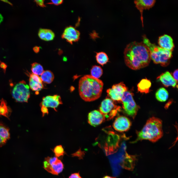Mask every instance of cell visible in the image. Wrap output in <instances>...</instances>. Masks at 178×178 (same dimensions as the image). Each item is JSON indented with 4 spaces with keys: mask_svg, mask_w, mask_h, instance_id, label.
<instances>
[{
    "mask_svg": "<svg viewBox=\"0 0 178 178\" xmlns=\"http://www.w3.org/2000/svg\"><path fill=\"white\" fill-rule=\"evenodd\" d=\"M90 73L92 76L99 79L102 75L103 70L100 66L95 65L93 66L91 69Z\"/></svg>",
    "mask_w": 178,
    "mask_h": 178,
    "instance_id": "cell-26",
    "label": "cell"
},
{
    "mask_svg": "<svg viewBox=\"0 0 178 178\" xmlns=\"http://www.w3.org/2000/svg\"><path fill=\"white\" fill-rule=\"evenodd\" d=\"M11 113V110L7 106L6 101L2 99L0 101V116L9 118Z\"/></svg>",
    "mask_w": 178,
    "mask_h": 178,
    "instance_id": "cell-21",
    "label": "cell"
},
{
    "mask_svg": "<svg viewBox=\"0 0 178 178\" xmlns=\"http://www.w3.org/2000/svg\"><path fill=\"white\" fill-rule=\"evenodd\" d=\"M156 99L158 101L163 102L168 99L169 94L167 90L163 88L159 89L157 91L155 94Z\"/></svg>",
    "mask_w": 178,
    "mask_h": 178,
    "instance_id": "cell-22",
    "label": "cell"
},
{
    "mask_svg": "<svg viewBox=\"0 0 178 178\" xmlns=\"http://www.w3.org/2000/svg\"><path fill=\"white\" fill-rule=\"evenodd\" d=\"M29 86L24 80L17 84L12 89L11 93L13 98L17 102H27L30 97Z\"/></svg>",
    "mask_w": 178,
    "mask_h": 178,
    "instance_id": "cell-5",
    "label": "cell"
},
{
    "mask_svg": "<svg viewBox=\"0 0 178 178\" xmlns=\"http://www.w3.org/2000/svg\"><path fill=\"white\" fill-rule=\"evenodd\" d=\"M127 88L122 82L113 85L107 90L108 95L113 101H121L124 93Z\"/></svg>",
    "mask_w": 178,
    "mask_h": 178,
    "instance_id": "cell-9",
    "label": "cell"
},
{
    "mask_svg": "<svg viewBox=\"0 0 178 178\" xmlns=\"http://www.w3.org/2000/svg\"><path fill=\"white\" fill-rule=\"evenodd\" d=\"M41 110L42 113V117H44L46 114H48V110L47 107L43 106H41Z\"/></svg>",
    "mask_w": 178,
    "mask_h": 178,
    "instance_id": "cell-30",
    "label": "cell"
},
{
    "mask_svg": "<svg viewBox=\"0 0 178 178\" xmlns=\"http://www.w3.org/2000/svg\"><path fill=\"white\" fill-rule=\"evenodd\" d=\"M104 116L97 110H94L90 112L88 116V123L91 125L95 127L101 124L105 120Z\"/></svg>",
    "mask_w": 178,
    "mask_h": 178,
    "instance_id": "cell-14",
    "label": "cell"
},
{
    "mask_svg": "<svg viewBox=\"0 0 178 178\" xmlns=\"http://www.w3.org/2000/svg\"><path fill=\"white\" fill-rule=\"evenodd\" d=\"M51 2L48 3L49 4H53L58 5L61 4L63 1V0H51Z\"/></svg>",
    "mask_w": 178,
    "mask_h": 178,
    "instance_id": "cell-31",
    "label": "cell"
},
{
    "mask_svg": "<svg viewBox=\"0 0 178 178\" xmlns=\"http://www.w3.org/2000/svg\"><path fill=\"white\" fill-rule=\"evenodd\" d=\"M10 136L9 129L0 123V146L5 144L10 138Z\"/></svg>",
    "mask_w": 178,
    "mask_h": 178,
    "instance_id": "cell-19",
    "label": "cell"
},
{
    "mask_svg": "<svg viewBox=\"0 0 178 178\" xmlns=\"http://www.w3.org/2000/svg\"><path fill=\"white\" fill-rule=\"evenodd\" d=\"M103 178H116L115 177H113L109 176H106L103 177Z\"/></svg>",
    "mask_w": 178,
    "mask_h": 178,
    "instance_id": "cell-38",
    "label": "cell"
},
{
    "mask_svg": "<svg viewBox=\"0 0 178 178\" xmlns=\"http://www.w3.org/2000/svg\"><path fill=\"white\" fill-rule=\"evenodd\" d=\"M29 86L31 89L35 91L37 94L44 87L43 82L40 77L33 73L30 75Z\"/></svg>",
    "mask_w": 178,
    "mask_h": 178,
    "instance_id": "cell-15",
    "label": "cell"
},
{
    "mask_svg": "<svg viewBox=\"0 0 178 178\" xmlns=\"http://www.w3.org/2000/svg\"><path fill=\"white\" fill-rule=\"evenodd\" d=\"M33 50L34 52L35 53H37L39 52L40 51V47L37 46H35L34 47Z\"/></svg>",
    "mask_w": 178,
    "mask_h": 178,
    "instance_id": "cell-36",
    "label": "cell"
},
{
    "mask_svg": "<svg viewBox=\"0 0 178 178\" xmlns=\"http://www.w3.org/2000/svg\"><path fill=\"white\" fill-rule=\"evenodd\" d=\"M44 168L48 172L58 175L62 172L64 168L63 163L57 157L47 156L43 162Z\"/></svg>",
    "mask_w": 178,
    "mask_h": 178,
    "instance_id": "cell-8",
    "label": "cell"
},
{
    "mask_svg": "<svg viewBox=\"0 0 178 178\" xmlns=\"http://www.w3.org/2000/svg\"><path fill=\"white\" fill-rule=\"evenodd\" d=\"M133 95L132 92L127 90L124 93L121 102L125 112L134 118L136 114L139 107L134 99Z\"/></svg>",
    "mask_w": 178,
    "mask_h": 178,
    "instance_id": "cell-7",
    "label": "cell"
},
{
    "mask_svg": "<svg viewBox=\"0 0 178 178\" xmlns=\"http://www.w3.org/2000/svg\"><path fill=\"white\" fill-rule=\"evenodd\" d=\"M121 107L114 103L110 98H107L101 102L99 111L107 120L113 118L121 110Z\"/></svg>",
    "mask_w": 178,
    "mask_h": 178,
    "instance_id": "cell-6",
    "label": "cell"
},
{
    "mask_svg": "<svg viewBox=\"0 0 178 178\" xmlns=\"http://www.w3.org/2000/svg\"><path fill=\"white\" fill-rule=\"evenodd\" d=\"M2 1H3V2H6V3H8V4H10V5H11V4H12L10 2H9V1H8V0H2Z\"/></svg>",
    "mask_w": 178,
    "mask_h": 178,
    "instance_id": "cell-39",
    "label": "cell"
},
{
    "mask_svg": "<svg viewBox=\"0 0 178 178\" xmlns=\"http://www.w3.org/2000/svg\"><path fill=\"white\" fill-rule=\"evenodd\" d=\"M3 17L2 15L0 14V23L3 21Z\"/></svg>",
    "mask_w": 178,
    "mask_h": 178,
    "instance_id": "cell-37",
    "label": "cell"
},
{
    "mask_svg": "<svg viewBox=\"0 0 178 178\" xmlns=\"http://www.w3.org/2000/svg\"><path fill=\"white\" fill-rule=\"evenodd\" d=\"M158 43L160 47L172 51L175 46L172 38L167 34H164L159 37Z\"/></svg>",
    "mask_w": 178,
    "mask_h": 178,
    "instance_id": "cell-17",
    "label": "cell"
},
{
    "mask_svg": "<svg viewBox=\"0 0 178 178\" xmlns=\"http://www.w3.org/2000/svg\"><path fill=\"white\" fill-rule=\"evenodd\" d=\"M0 67L3 69L4 72H5L7 67L6 64L4 62L0 61Z\"/></svg>",
    "mask_w": 178,
    "mask_h": 178,
    "instance_id": "cell-35",
    "label": "cell"
},
{
    "mask_svg": "<svg viewBox=\"0 0 178 178\" xmlns=\"http://www.w3.org/2000/svg\"><path fill=\"white\" fill-rule=\"evenodd\" d=\"M44 1L42 0H36L34 1L38 5L42 7H44L46 6L44 3Z\"/></svg>",
    "mask_w": 178,
    "mask_h": 178,
    "instance_id": "cell-32",
    "label": "cell"
},
{
    "mask_svg": "<svg viewBox=\"0 0 178 178\" xmlns=\"http://www.w3.org/2000/svg\"><path fill=\"white\" fill-rule=\"evenodd\" d=\"M178 69L175 70L173 73L172 76L174 79L177 82L178 81Z\"/></svg>",
    "mask_w": 178,
    "mask_h": 178,
    "instance_id": "cell-34",
    "label": "cell"
},
{
    "mask_svg": "<svg viewBox=\"0 0 178 178\" xmlns=\"http://www.w3.org/2000/svg\"><path fill=\"white\" fill-rule=\"evenodd\" d=\"M96 58L97 62L101 65L106 64L108 61L109 59L107 54L103 52L97 53Z\"/></svg>",
    "mask_w": 178,
    "mask_h": 178,
    "instance_id": "cell-24",
    "label": "cell"
},
{
    "mask_svg": "<svg viewBox=\"0 0 178 178\" xmlns=\"http://www.w3.org/2000/svg\"><path fill=\"white\" fill-rule=\"evenodd\" d=\"M44 40L49 41L53 40L55 37V34L51 30L44 29Z\"/></svg>",
    "mask_w": 178,
    "mask_h": 178,
    "instance_id": "cell-28",
    "label": "cell"
},
{
    "mask_svg": "<svg viewBox=\"0 0 178 178\" xmlns=\"http://www.w3.org/2000/svg\"><path fill=\"white\" fill-rule=\"evenodd\" d=\"M151 85L150 81L146 79H142L137 85L138 90L141 93H147Z\"/></svg>",
    "mask_w": 178,
    "mask_h": 178,
    "instance_id": "cell-20",
    "label": "cell"
},
{
    "mask_svg": "<svg viewBox=\"0 0 178 178\" xmlns=\"http://www.w3.org/2000/svg\"><path fill=\"white\" fill-rule=\"evenodd\" d=\"M63 104L60 95H48L44 97L40 104L41 107L42 106L46 107H50L57 111L56 108L60 104Z\"/></svg>",
    "mask_w": 178,
    "mask_h": 178,
    "instance_id": "cell-10",
    "label": "cell"
},
{
    "mask_svg": "<svg viewBox=\"0 0 178 178\" xmlns=\"http://www.w3.org/2000/svg\"><path fill=\"white\" fill-rule=\"evenodd\" d=\"M31 70L32 73L37 75H40L44 71L42 66L40 64L35 62L31 64Z\"/></svg>",
    "mask_w": 178,
    "mask_h": 178,
    "instance_id": "cell-25",
    "label": "cell"
},
{
    "mask_svg": "<svg viewBox=\"0 0 178 178\" xmlns=\"http://www.w3.org/2000/svg\"><path fill=\"white\" fill-rule=\"evenodd\" d=\"M156 2L155 0H136L134 1L135 6L139 11L141 14V19L143 26V12L144 9H149L152 7Z\"/></svg>",
    "mask_w": 178,
    "mask_h": 178,
    "instance_id": "cell-16",
    "label": "cell"
},
{
    "mask_svg": "<svg viewBox=\"0 0 178 178\" xmlns=\"http://www.w3.org/2000/svg\"><path fill=\"white\" fill-rule=\"evenodd\" d=\"M103 86V83L101 80L90 75H85L79 80L80 96L85 101H94L100 97Z\"/></svg>",
    "mask_w": 178,
    "mask_h": 178,
    "instance_id": "cell-2",
    "label": "cell"
},
{
    "mask_svg": "<svg viewBox=\"0 0 178 178\" xmlns=\"http://www.w3.org/2000/svg\"><path fill=\"white\" fill-rule=\"evenodd\" d=\"M137 134V139L134 142L143 140H148L153 142L157 141L163 135L162 121L155 117L150 118Z\"/></svg>",
    "mask_w": 178,
    "mask_h": 178,
    "instance_id": "cell-3",
    "label": "cell"
},
{
    "mask_svg": "<svg viewBox=\"0 0 178 178\" xmlns=\"http://www.w3.org/2000/svg\"><path fill=\"white\" fill-rule=\"evenodd\" d=\"M137 157L136 155H130L125 151L120 165L121 168L131 171H133L137 160Z\"/></svg>",
    "mask_w": 178,
    "mask_h": 178,
    "instance_id": "cell-13",
    "label": "cell"
},
{
    "mask_svg": "<svg viewBox=\"0 0 178 178\" xmlns=\"http://www.w3.org/2000/svg\"><path fill=\"white\" fill-rule=\"evenodd\" d=\"M40 78L43 82L47 84L51 83L54 78L53 73L50 71L46 70L44 71L41 75Z\"/></svg>",
    "mask_w": 178,
    "mask_h": 178,
    "instance_id": "cell-23",
    "label": "cell"
},
{
    "mask_svg": "<svg viewBox=\"0 0 178 178\" xmlns=\"http://www.w3.org/2000/svg\"><path fill=\"white\" fill-rule=\"evenodd\" d=\"M80 32L72 26L66 27L62 35V38L65 39L71 44L78 41L80 38Z\"/></svg>",
    "mask_w": 178,
    "mask_h": 178,
    "instance_id": "cell-11",
    "label": "cell"
},
{
    "mask_svg": "<svg viewBox=\"0 0 178 178\" xmlns=\"http://www.w3.org/2000/svg\"><path fill=\"white\" fill-rule=\"evenodd\" d=\"M68 178H82L79 172L73 173Z\"/></svg>",
    "mask_w": 178,
    "mask_h": 178,
    "instance_id": "cell-33",
    "label": "cell"
},
{
    "mask_svg": "<svg viewBox=\"0 0 178 178\" xmlns=\"http://www.w3.org/2000/svg\"><path fill=\"white\" fill-rule=\"evenodd\" d=\"M142 39V42L149 50L151 59L156 64H160L163 67L168 65L172 57V51L152 43L145 35H143Z\"/></svg>",
    "mask_w": 178,
    "mask_h": 178,
    "instance_id": "cell-4",
    "label": "cell"
},
{
    "mask_svg": "<svg viewBox=\"0 0 178 178\" xmlns=\"http://www.w3.org/2000/svg\"><path fill=\"white\" fill-rule=\"evenodd\" d=\"M157 79L160 81L166 87L170 86L176 87L178 82L173 78L171 74L168 71H166L162 74L157 78Z\"/></svg>",
    "mask_w": 178,
    "mask_h": 178,
    "instance_id": "cell-18",
    "label": "cell"
},
{
    "mask_svg": "<svg viewBox=\"0 0 178 178\" xmlns=\"http://www.w3.org/2000/svg\"><path fill=\"white\" fill-rule=\"evenodd\" d=\"M72 157L77 156L78 157L79 159H83L85 155V153L83 151H82L81 149H79L75 153L71 154Z\"/></svg>",
    "mask_w": 178,
    "mask_h": 178,
    "instance_id": "cell-29",
    "label": "cell"
},
{
    "mask_svg": "<svg viewBox=\"0 0 178 178\" xmlns=\"http://www.w3.org/2000/svg\"><path fill=\"white\" fill-rule=\"evenodd\" d=\"M131 125V122L128 118L120 116L116 118L113 123V127L115 130L122 132L128 130Z\"/></svg>",
    "mask_w": 178,
    "mask_h": 178,
    "instance_id": "cell-12",
    "label": "cell"
},
{
    "mask_svg": "<svg viewBox=\"0 0 178 178\" xmlns=\"http://www.w3.org/2000/svg\"><path fill=\"white\" fill-rule=\"evenodd\" d=\"M52 151L55 154L56 157H59L64 156L65 152L62 146L59 145L56 146Z\"/></svg>",
    "mask_w": 178,
    "mask_h": 178,
    "instance_id": "cell-27",
    "label": "cell"
},
{
    "mask_svg": "<svg viewBox=\"0 0 178 178\" xmlns=\"http://www.w3.org/2000/svg\"><path fill=\"white\" fill-rule=\"evenodd\" d=\"M126 66L131 69L137 70L148 66L151 59L150 53L143 42H132L126 46L124 51Z\"/></svg>",
    "mask_w": 178,
    "mask_h": 178,
    "instance_id": "cell-1",
    "label": "cell"
}]
</instances>
